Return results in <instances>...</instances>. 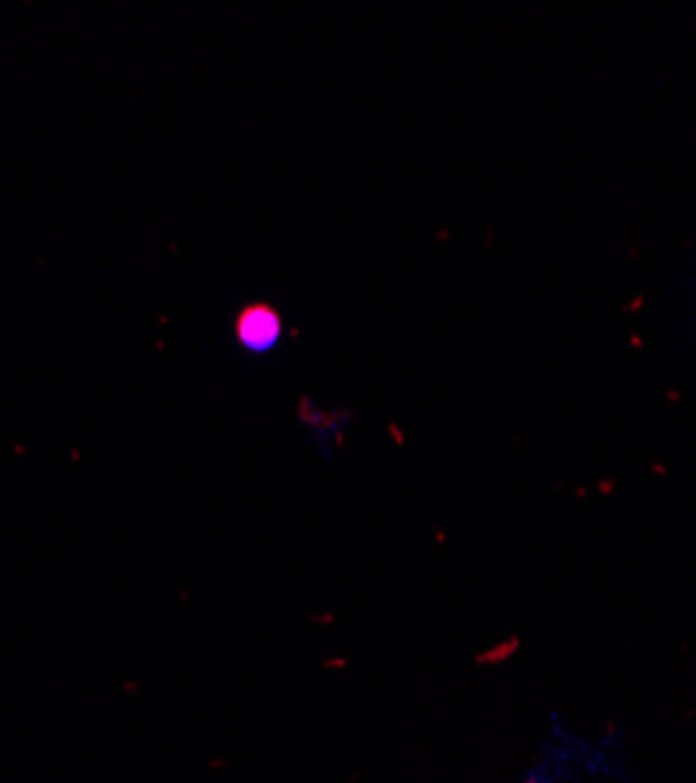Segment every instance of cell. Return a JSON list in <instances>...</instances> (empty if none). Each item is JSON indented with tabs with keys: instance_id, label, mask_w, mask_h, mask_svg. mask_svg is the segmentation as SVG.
Masks as SVG:
<instances>
[{
	"instance_id": "cell-1",
	"label": "cell",
	"mask_w": 696,
	"mask_h": 783,
	"mask_svg": "<svg viewBox=\"0 0 696 783\" xmlns=\"http://www.w3.org/2000/svg\"><path fill=\"white\" fill-rule=\"evenodd\" d=\"M232 332H236V342L245 351L267 354L283 339V317L270 304H248L239 311L236 323H232Z\"/></svg>"
},
{
	"instance_id": "cell-2",
	"label": "cell",
	"mask_w": 696,
	"mask_h": 783,
	"mask_svg": "<svg viewBox=\"0 0 696 783\" xmlns=\"http://www.w3.org/2000/svg\"><path fill=\"white\" fill-rule=\"evenodd\" d=\"M518 639L512 636V639H508V643L505 646H496V649H490V652H483L480 655V664H496V661H502V658H508V655H512V652H518Z\"/></svg>"
}]
</instances>
